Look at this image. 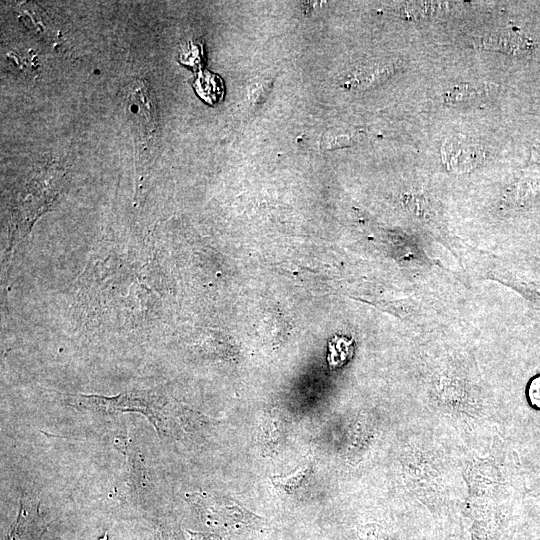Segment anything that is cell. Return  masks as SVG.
I'll list each match as a JSON object with an SVG mask.
<instances>
[{
  "label": "cell",
  "instance_id": "1",
  "mask_svg": "<svg viewBox=\"0 0 540 540\" xmlns=\"http://www.w3.org/2000/svg\"><path fill=\"white\" fill-rule=\"evenodd\" d=\"M313 460L307 458L303 460L291 473L287 475H276L271 478L272 484L286 492L294 493L300 490L310 479L313 473Z\"/></svg>",
  "mask_w": 540,
  "mask_h": 540
},
{
  "label": "cell",
  "instance_id": "2",
  "mask_svg": "<svg viewBox=\"0 0 540 540\" xmlns=\"http://www.w3.org/2000/svg\"><path fill=\"white\" fill-rule=\"evenodd\" d=\"M197 94L209 104H216L223 95L222 80L215 74L204 71L198 75L194 82Z\"/></svg>",
  "mask_w": 540,
  "mask_h": 540
},
{
  "label": "cell",
  "instance_id": "3",
  "mask_svg": "<svg viewBox=\"0 0 540 540\" xmlns=\"http://www.w3.org/2000/svg\"><path fill=\"white\" fill-rule=\"evenodd\" d=\"M481 45L487 48L502 49L512 53H526L535 47L534 42L521 35H502L499 37H488L484 39Z\"/></svg>",
  "mask_w": 540,
  "mask_h": 540
},
{
  "label": "cell",
  "instance_id": "4",
  "mask_svg": "<svg viewBox=\"0 0 540 540\" xmlns=\"http://www.w3.org/2000/svg\"><path fill=\"white\" fill-rule=\"evenodd\" d=\"M283 435L282 424L278 414L268 413L261 426V437L265 448L270 452L278 448Z\"/></svg>",
  "mask_w": 540,
  "mask_h": 540
},
{
  "label": "cell",
  "instance_id": "5",
  "mask_svg": "<svg viewBox=\"0 0 540 540\" xmlns=\"http://www.w3.org/2000/svg\"><path fill=\"white\" fill-rule=\"evenodd\" d=\"M469 147L466 151L462 147H457L454 152L447 151L445 152V157L448 159V167L453 168L454 170H469L480 162L482 155L480 150L471 149Z\"/></svg>",
  "mask_w": 540,
  "mask_h": 540
},
{
  "label": "cell",
  "instance_id": "6",
  "mask_svg": "<svg viewBox=\"0 0 540 540\" xmlns=\"http://www.w3.org/2000/svg\"><path fill=\"white\" fill-rule=\"evenodd\" d=\"M486 89H474L469 86L456 87L453 91L446 95V100L451 102L467 101L476 95H480L485 92Z\"/></svg>",
  "mask_w": 540,
  "mask_h": 540
},
{
  "label": "cell",
  "instance_id": "7",
  "mask_svg": "<svg viewBox=\"0 0 540 540\" xmlns=\"http://www.w3.org/2000/svg\"><path fill=\"white\" fill-rule=\"evenodd\" d=\"M527 396L530 404L540 410V376L534 377L530 381Z\"/></svg>",
  "mask_w": 540,
  "mask_h": 540
},
{
  "label": "cell",
  "instance_id": "8",
  "mask_svg": "<svg viewBox=\"0 0 540 540\" xmlns=\"http://www.w3.org/2000/svg\"><path fill=\"white\" fill-rule=\"evenodd\" d=\"M363 540H386V538L375 528H370L364 532Z\"/></svg>",
  "mask_w": 540,
  "mask_h": 540
}]
</instances>
